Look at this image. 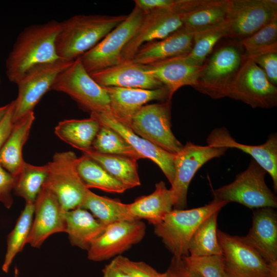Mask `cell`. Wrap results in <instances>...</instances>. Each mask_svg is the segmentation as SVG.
<instances>
[{"instance_id": "cell-1", "label": "cell", "mask_w": 277, "mask_h": 277, "mask_svg": "<svg viewBox=\"0 0 277 277\" xmlns=\"http://www.w3.org/2000/svg\"><path fill=\"white\" fill-rule=\"evenodd\" d=\"M60 22L51 20L25 27L18 35L6 60V74L16 83L30 69L59 59L55 40Z\"/></svg>"}, {"instance_id": "cell-2", "label": "cell", "mask_w": 277, "mask_h": 277, "mask_svg": "<svg viewBox=\"0 0 277 277\" xmlns=\"http://www.w3.org/2000/svg\"><path fill=\"white\" fill-rule=\"evenodd\" d=\"M127 15H75L60 22L55 40L60 58L72 62L94 47Z\"/></svg>"}, {"instance_id": "cell-3", "label": "cell", "mask_w": 277, "mask_h": 277, "mask_svg": "<svg viewBox=\"0 0 277 277\" xmlns=\"http://www.w3.org/2000/svg\"><path fill=\"white\" fill-rule=\"evenodd\" d=\"M227 204L225 201H212L197 208L172 209L161 222L154 226V233L173 256H187L190 241L199 226Z\"/></svg>"}, {"instance_id": "cell-4", "label": "cell", "mask_w": 277, "mask_h": 277, "mask_svg": "<svg viewBox=\"0 0 277 277\" xmlns=\"http://www.w3.org/2000/svg\"><path fill=\"white\" fill-rule=\"evenodd\" d=\"M51 90L66 94L82 109L90 113L110 114V100L105 88L86 71L80 57L56 78Z\"/></svg>"}, {"instance_id": "cell-5", "label": "cell", "mask_w": 277, "mask_h": 277, "mask_svg": "<svg viewBox=\"0 0 277 277\" xmlns=\"http://www.w3.org/2000/svg\"><path fill=\"white\" fill-rule=\"evenodd\" d=\"M266 171L251 159L230 184L212 190L213 201L236 202L249 208L277 207V198L265 182Z\"/></svg>"}, {"instance_id": "cell-6", "label": "cell", "mask_w": 277, "mask_h": 277, "mask_svg": "<svg viewBox=\"0 0 277 277\" xmlns=\"http://www.w3.org/2000/svg\"><path fill=\"white\" fill-rule=\"evenodd\" d=\"M77 159L71 151L59 152L46 164L48 173L43 186L55 195L65 211L82 208L90 190L77 172Z\"/></svg>"}, {"instance_id": "cell-7", "label": "cell", "mask_w": 277, "mask_h": 277, "mask_svg": "<svg viewBox=\"0 0 277 277\" xmlns=\"http://www.w3.org/2000/svg\"><path fill=\"white\" fill-rule=\"evenodd\" d=\"M145 12L134 6L124 21L94 47L80 57L86 71L92 73L122 62L121 54L141 24Z\"/></svg>"}, {"instance_id": "cell-8", "label": "cell", "mask_w": 277, "mask_h": 277, "mask_svg": "<svg viewBox=\"0 0 277 277\" xmlns=\"http://www.w3.org/2000/svg\"><path fill=\"white\" fill-rule=\"evenodd\" d=\"M228 277H277V265L269 264L243 237L217 230Z\"/></svg>"}, {"instance_id": "cell-9", "label": "cell", "mask_w": 277, "mask_h": 277, "mask_svg": "<svg viewBox=\"0 0 277 277\" xmlns=\"http://www.w3.org/2000/svg\"><path fill=\"white\" fill-rule=\"evenodd\" d=\"M72 62L59 59L36 66L27 71L16 83L18 92L14 100V123L34 109L43 96L51 90L60 73Z\"/></svg>"}, {"instance_id": "cell-10", "label": "cell", "mask_w": 277, "mask_h": 277, "mask_svg": "<svg viewBox=\"0 0 277 277\" xmlns=\"http://www.w3.org/2000/svg\"><path fill=\"white\" fill-rule=\"evenodd\" d=\"M226 97L241 101L253 108H271L277 105V88L269 82L262 69L246 57Z\"/></svg>"}, {"instance_id": "cell-11", "label": "cell", "mask_w": 277, "mask_h": 277, "mask_svg": "<svg viewBox=\"0 0 277 277\" xmlns=\"http://www.w3.org/2000/svg\"><path fill=\"white\" fill-rule=\"evenodd\" d=\"M130 128L138 136L171 153L176 154L183 146L171 130V100L143 106L133 117Z\"/></svg>"}, {"instance_id": "cell-12", "label": "cell", "mask_w": 277, "mask_h": 277, "mask_svg": "<svg viewBox=\"0 0 277 277\" xmlns=\"http://www.w3.org/2000/svg\"><path fill=\"white\" fill-rule=\"evenodd\" d=\"M243 60L233 46H226L215 52L202 69L193 88L214 99L226 97L227 91Z\"/></svg>"}, {"instance_id": "cell-13", "label": "cell", "mask_w": 277, "mask_h": 277, "mask_svg": "<svg viewBox=\"0 0 277 277\" xmlns=\"http://www.w3.org/2000/svg\"><path fill=\"white\" fill-rule=\"evenodd\" d=\"M227 150L225 147L200 146L187 142L175 154L174 177L170 188L175 200L174 209L186 208L189 186L197 170L209 161L223 155Z\"/></svg>"}, {"instance_id": "cell-14", "label": "cell", "mask_w": 277, "mask_h": 277, "mask_svg": "<svg viewBox=\"0 0 277 277\" xmlns=\"http://www.w3.org/2000/svg\"><path fill=\"white\" fill-rule=\"evenodd\" d=\"M146 229L145 224L140 220L122 221L107 226L87 250L88 259L100 262L121 255L143 239Z\"/></svg>"}, {"instance_id": "cell-15", "label": "cell", "mask_w": 277, "mask_h": 277, "mask_svg": "<svg viewBox=\"0 0 277 277\" xmlns=\"http://www.w3.org/2000/svg\"><path fill=\"white\" fill-rule=\"evenodd\" d=\"M277 17L275 0H229L226 21L229 36L247 37Z\"/></svg>"}, {"instance_id": "cell-16", "label": "cell", "mask_w": 277, "mask_h": 277, "mask_svg": "<svg viewBox=\"0 0 277 277\" xmlns=\"http://www.w3.org/2000/svg\"><path fill=\"white\" fill-rule=\"evenodd\" d=\"M64 212L55 195L43 186L34 203V218L27 244L39 248L51 235L65 232Z\"/></svg>"}, {"instance_id": "cell-17", "label": "cell", "mask_w": 277, "mask_h": 277, "mask_svg": "<svg viewBox=\"0 0 277 277\" xmlns=\"http://www.w3.org/2000/svg\"><path fill=\"white\" fill-rule=\"evenodd\" d=\"M183 27L182 14L167 9L145 13L135 33L123 48L122 61L131 60L144 44L163 39Z\"/></svg>"}, {"instance_id": "cell-18", "label": "cell", "mask_w": 277, "mask_h": 277, "mask_svg": "<svg viewBox=\"0 0 277 277\" xmlns=\"http://www.w3.org/2000/svg\"><path fill=\"white\" fill-rule=\"evenodd\" d=\"M90 116L100 124L106 126L119 133L141 159H148L156 164L171 184L174 177L175 154L168 152L135 133L128 126L112 115L104 113H91Z\"/></svg>"}, {"instance_id": "cell-19", "label": "cell", "mask_w": 277, "mask_h": 277, "mask_svg": "<svg viewBox=\"0 0 277 277\" xmlns=\"http://www.w3.org/2000/svg\"><path fill=\"white\" fill-rule=\"evenodd\" d=\"M110 100L112 115L117 121L130 127L131 121L141 108L153 100H171L169 90L165 86L154 89L104 87Z\"/></svg>"}, {"instance_id": "cell-20", "label": "cell", "mask_w": 277, "mask_h": 277, "mask_svg": "<svg viewBox=\"0 0 277 277\" xmlns=\"http://www.w3.org/2000/svg\"><path fill=\"white\" fill-rule=\"evenodd\" d=\"M207 145L214 147L236 148L249 154L270 175L274 189L277 190V136L270 134L260 145H248L236 142L225 127L212 130L207 138Z\"/></svg>"}, {"instance_id": "cell-21", "label": "cell", "mask_w": 277, "mask_h": 277, "mask_svg": "<svg viewBox=\"0 0 277 277\" xmlns=\"http://www.w3.org/2000/svg\"><path fill=\"white\" fill-rule=\"evenodd\" d=\"M103 87L154 89L164 85L144 67L132 60L122 61L115 66L90 74Z\"/></svg>"}, {"instance_id": "cell-22", "label": "cell", "mask_w": 277, "mask_h": 277, "mask_svg": "<svg viewBox=\"0 0 277 277\" xmlns=\"http://www.w3.org/2000/svg\"><path fill=\"white\" fill-rule=\"evenodd\" d=\"M193 43V33L182 27L168 36L143 45L133 58L134 63L148 65L187 55Z\"/></svg>"}, {"instance_id": "cell-23", "label": "cell", "mask_w": 277, "mask_h": 277, "mask_svg": "<svg viewBox=\"0 0 277 277\" xmlns=\"http://www.w3.org/2000/svg\"><path fill=\"white\" fill-rule=\"evenodd\" d=\"M243 238L269 264L277 265V214L274 208L254 210L252 227Z\"/></svg>"}, {"instance_id": "cell-24", "label": "cell", "mask_w": 277, "mask_h": 277, "mask_svg": "<svg viewBox=\"0 0 277 277\" xmlns=\"http://www.w3.org/2000/svg\"><path fill=\"white\" fill-rule=\"evenodd\" d=\"M184 56L143 65L149 73L167 88L171 98L180 88L184 86L193 87L202 69L203 66H195L188 63Z\"/></svg>"}, {"instance_id": "cell-25", "label": "cell", "mask_w": 277, "mask_h": 277, "mask_svg": "<svg viewBox=\"0 0 277 277\" xmlns=\"http://www.w3.org/2000/svg\"><path fill=\"white\" fill-rule=\"evenodd\" d=\"M175 204L172 191L167 188L165 182L160 181L151 194L137 198L128 206L133 219H144L155 226L173 209Z\"/></svg>"}, {"instance_id": "cell-26", "label": "cell", "mask_w": 277, "mask_h": 277, "mask_svg": "<svg viewBox=\"0 0 277 277\" xmlns=\"http://www.w3.org/2000/svg\"><path fill=\"white\" fill-rule=\"evenodd\" d=\"M35 120L34 111L14 122L12 130L0 150V164L15 177L25 161L23 149L26 143Z\"/></svg>"}, {"instance_id": "cell-27", "label": "cell", "mask_w": 277, "mask_h": 277, "mask_svg": "<svg viewBox=\"0 0 277 277\" xmlns=\"http://www.w3.org/2000/svg\"><path fill=\"white\" fill-rule=\"evenodd\" d=\"M65 232L72 246L88 250L106 226L86 209L77 208L65 211Z\"/></svg>"}, {"instance_id": "cell-28", "label": "cell", "mask_w": 277, "mask_h": 277, "mask_svg": "<svg viewBox=\"0 0 277 277\" xmlns=\"http://www.w3.org/2000/svg\"><path fill=\"white\" fill-rule=\"evenodd\" d=\"M100 126L98 121L90 116L85 119L61 121L55 127L54 132L62 141L83 152L92 148Z\"/></svg>"}, {"instance_id": "cell-29", "label": "cell", "mask_w": 277, "mask_h": 277, "mask_svg": "<svg viewBox=\"0 0 277 277\" xmlns=\"http://www.w3.org/2000/svg\"><path fill=\"white\" fill-rule=\"evenodd\" d=\"M229 0H206L193 10L182 14L183 27L192 33L210 29L226 21Z\"/></svg>"}, {"instance_id": "cell-30", "label": "cell", "mask_w": 277, "mask_h": 277, "mask_svg": "<svg viewBox=\"0 0 277 277\" xmlns=\"http://www.w3.org/2000/svg\"><path fill=\"white\" fill-rule=\"evenodd\" d=\"M82 152L98 163L127 189L141 185L136 160L121 155L101 153L92 148Z\"/></svg>"}, {"instance_id": "cell-31", "label": "cell", "mask_w": 277, "mask_h": 277, "mask_svg": "<svg viewBox=\"0 0 277 277\" xmlns=\"http://www.w3.org/2000/svg\"><path fill=\"white\" fill-rule=\"evenodd\" d=\"M76 169L81 179L89 189L95 188L112 193H122L127 190L98 163L85 154L77 157Z\"/></svg>"}, {"instance_id": "cell-32", "label": "cell", "mask_w": 277, "mask_h": 277, "mask_svg": "<svg viewBox=\"0 0 277 277\" xmlns=\"http://www.w3.org/2000/svg\"><path fill=\"white\" fill-rule=\"evenodd\" d=\"M82 208L92 214L106 227L111 224L133 219L129 212L128 204L97 195L90 190L88 192Z\"/></svg>"}, {"instance_id": "cell-33", "label": "cell", "mask_w": 277, "mask_h": 277, "mask_svg": "<svg viewBox=\"0 0 277 277\" xmlns=\"http://www.w3.org/2000/svg\"><path fill=\"white\" fill-rule=\"evenodd\" d=\"M219 212L211 214L197 228L190 241L188 255L204 256L222 255L217 238V219Z\"/></svg>"}, {"instance_id": "cell-34", "label": "cell", "mask_w": 277, "mask_h": 277, "mask_svg": "<svg viewBox=\"0 0 277 277\" xmlns=\"http://www.w3.org/2000/svg\"><path fill=\"white\" fill-rule=\"evenodd\" d=\"M47 165L36 166L25 162L15 177L14 193L23 198L26 203L34 204L47 178Z\"/></svg>"}, {"instance_id": "cell-35", "label": "cell", "mask_w": 277, "mask_h": 277, "mask_svg": "<svg viewBox=\"0 0 277 277\" xmlns=\"http://www.w3.org/2000/svg\"><path fill=\"white\" fill-rule=\"evenodd\" d=\"M33 215L34 204L26 203L13 229L8 236L7 251L2 265L4 272H8L14 258L27 243Z\"/></svg>"}, {"instance_id": "cell-36", "label": "cell", "mask_w": 277, "mask_h": 277, "mask_svg": "<svg viewBox=\"0 0 277 277\" xmlns=\"http://www.w3.org/2000/svg\"><path fill=\"white\" fill-rule=\"evenodd\" d=\"M229 34L226 21L215 27L194 33L193 46L191 51L184 56L186 61L192 65L202 66L215 44Z\"/></svg>"}, {"instance_id": "cell-37", "label": "cell", "mask_w": 277, "mask_h": 277, "mask_svg": "<svg viewBox=\"0 0 277 277\" xmlns=\"http://www.w3.org/2000/svg\"><path fill=\"white\" fill-rule=\"evenodd\" d=\"M101 125L92 148L103 154L121 155L141 159L138 154L116 131L106 126Z\"/></svg>"}, {"instance_id": "cell-38", "label": "cell", "mask_w": 277, "mask_h": 277, "mask_svg": "<svg viewBox=\"0 0 277 277\" xmlns=\"http://www.w3.org/2000/svg\"><path fill=\"white\" fill-rule=\"evenodd\" d=\"M247 57L277 52V17L250 36L242 39Z\"/></svg>"}, {"instance_id": "cell-39", "label": "cell", "mask_w": 277, "mask_h": 277, "mask_svg": "<svg viewBox=\"0 0 277 277\" xmlns=\"http://www.w3.org/2000/svg\"><path fill=\"white\" fill-rule=\"evenodd\" d=\"M186 266L202 277H228L222 255L181 258Z\"/></svg>"}, {"instance_id": "cell-40", "label": "cell", "mask_w": 277, "mask_h": 277, "mask_svg": "<svg viewBox=\"0 0 277 277\" xmlns=\"http://www.w3.org/2000/svg\"><path fill=\"white\" fill-rule=\"evenodd\" d=\"M130 277H161V273L144 262L133 261L122 255L112 260Z\"/></svg>"}, {"instance_id": "cell-41", "label": "cell", "mask_w": 277, "mask_h": 277, "mask_svg": "<svg viewBox=\"0 0 277 277\" xmlns=\"http://www.w3.org/2000/svg\"><path fill=\"white\" fill-rule=\"evenodd\" d=\"M135 6L145 13L161 9L175 11L182 14L187 7V0H135Z\"/></svg>"}, {"instance_id": "cell-42", "label": "cell", "mask_w": 277, "mask_h": 277, "mask_svg": "<svg viewBox=\"0 0 277 277\" xmlns=\"http://www.w3.org/2000/svg\"><path fill=\"white\" fill-rule=\"evenodd\" d=\"M253 61L264 71L273 85L277 84V52H269L251 57Z\"/></svg>"}, {"instance_id": "cell-43", "label": "cell", "mask_w": 277, "mask_h": 277, "mask_svg": "<svg viewBox=\"0 0 277 277\" xmlns=\"http://www.w3.org/2000/svg\"><path fill=\"white\" fill-rule=\"evenodd\" d=\"M15 181V177L0 164V203L7 208H10L13 204L12 192Z\"/></svg>"}, {"instance_id": "cell-44", "label": "cell", "mask_w": 277, "mask_h": 277, "mask_svg": "<svg viewBox=\"0 0 277 277\" xmlns=\"http://www.w3.org/2000/svg\"><path fill=\"white\" fill-rule=\"evenodd\" d=\"M14 101L9 103L8 109L0 122V150L9 136L14 125Z\"/></svg>"}, {"instance_id": "cell-45", "label": "cell", "mask_w": 277, "mask_h": 277, "mask_svg": "<svg viewBox=\"0 0 277 277\" xmlns=\"http://www.w3.org/2000/svg\"><path fill=\"white\" fill-rule=\"evenodd\" d=\"M176 277H202L197 272L189 268L184 264L181 258L173 256Z\"/></svg>"}, {"instance_id": "cell-46", "label": "cell", "mask_w": 277, "mask_h": 277, "mask_svg": "<svg viewBox=\"0 0 277 277\" xmlns=\"http://www.w3.org/2000/svg\"><path fill=\"white\" fill-rule=\"evenodd\" d=\"M103 277H130L111 261L103 269Z\"/></svg>"}, {"instance_id": "cell-47", "label": "cell", "mask_w": 277, "mask_h": 277, "mask_svg": "<svg viewBox=\"0 0 277 277\" xmlns=\"http://www.w3.org/2000/svg\"><path fill=\"white\" fill-rule=\"evenodd\" d=\"M161 277H176L175 264L172 259L167 270L161 273Z\"/></svg>"}, {"instance_id": "cell-48", "label": "cell", "mask_w": 277, "mask_h": 277, "mask_svg": "<svg viewBox=\"0 0 277 277\" xmlns=\"http://www.w3.org/2000/svg\"><path fill=\"white\" fill-rule=\"evenodd\" d=\"M9 106V104H8L7 105L0 107V122L5 115L8 109Z\"/></svg>"}, {"instance_id": "cell-49", "label": "cell", "mask_w": 277, "mask_h": 277, "mask_svg": "<svg viewBox=\"0 0 277 277\" xmlns=\"http://www.w3.org/2000/svg\"><path fill=\"white\" fill-rule=\"evenodd\" d=\"M18 270L16 268H15V272H14V277H18Z\"/></svg>"}, {"instance_id": "cell-50", "label": "cell", "mask_w": 277, "mask_h": 277, "mask_svg": "<svg viewBox=\"0 0 277 277\" xmlns=\"http://www.w3.org/2000/svg\"><path fill=\"white\" fill-rule=\"evenodd\" d=\"M1 76H0V85H1Z\"/></svg>"}]
</instances>
